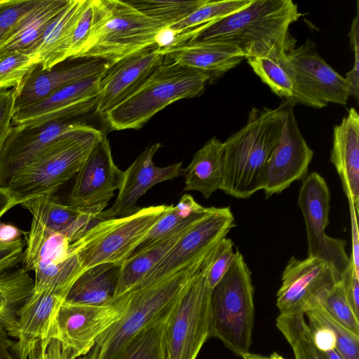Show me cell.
Returning a JSON list of instances; mask_svg holds the SVG:
<instances>
[{"instance_id":"14","label":"cell","mask_w":359,"mask_h":359,"mask_svg":"<svg viewBox=\"0 0 359 359\" xmlns=\"http://www.w3.org/2000/svg\"><path fill=\"white\" fill-rule=\"evenodd\" d=\"M286 59L301 92L318 109L328 103L345 105L349 97L344 77L337 72L317 53L310 40L297 48L291 46Z\"/></svg>"},{"instance_id":"24","label":"cell","mask_w":359,"mask_h":359,"mask_svg":"<svg viewBox=\"0 0 359 359\" xmlns=\"http://www.w3.org/2000/svg\"><path fill=\"white\" fill-rule=\"evenodd\" d=\"M65 299V297L50 291H33L18 313V338L10 347L15 359H28L33 345Z\"/></svg>"},{"instance_id":"13","label":"cell","mask_w":359,"mask_h":359,"mask_svg":"<svg viewBox=\"0 0 359 359\" xmlns=\"http://www.w3.org/2000/svg\"><path fill=\"white\" fill-rule=\"evenodd\" d=\"M285 114L282 135L266 164L262 190L266 198L278 194L307 175L313 150L303 137L292 102L284 100Z\"/></svg>"},{"instance_id":"2","label":"cell","mask_w":359,"mask_h":359,"mask_svg":"<svg viewBox=\"0 0 359 359\" xmlns=\"http://www.w3.org/2000/svg\"><path fill=\"white\" fill-rule=\"evenodd\" d=\"M210 257L206 250L165 278L121 296L124 304L121 318L97 338L89 352L76 359H117L141 330L172 308Z\"/></svg>"},{"instance_id":"47","label":"cell","mask_w":359,"mask_h":359,"mask_svg":"<svg viewBox=\"0 0 359 359\" xmlns=\"http://www.w3.org/2000/svg\"><path fill=\"white\" fill-rule=\"evenodd\" d=\"M348 201L351 225L352 252L350 259L355 271L359 274V236L357 222L358 213L351 200Z\"/></svg>"},{"instance_id":"15","label":"cell","mask_w":359,"mask_h":359,"mask_svg":"<svg viewBox=\"0 0 359 359\" xmlns=\"http://www.w3.org/2000/svg\"><path fill=\"white\" fill-rule=\"evenodd\" d=\"M81 117H63L35 126H13L0 152V187L63 135L87 127Z\"/></svg>"},{"instance_id":"11","label":"cell","mask_w":359,"mask_h":359,"mask_svg":"<svg viewBox=\"0 0 359 359\" xmlns=\"http://www.w3.org/2000/svg\"><path fill=\"white\" fill-rule=\"evenodd\" d=\"M341 278V275L322 259L292 257L283 271L281 286L276 294L280 314H304L320 308Z\"/></svg>"},{"instance_id":"37","label":"cell","mask_w":359,"mask_h":359,"mask_svg":"<svg viewBox=\"0 0 359 359\" xmlns=\"http://www.w3.org/2000/svg\"><path fill=\"white\" fill-rule=\"evenodd\" d=\"M252 0H223L205 1L184 19L168 27L177 36L201 25L231 15L245 6Z\"/></svg>"},{"instance_id":"33","label":"cell","mask_w":359,"mask_h":359,"mask_svg":"<svg viewBox=\"0 0 359 359\" xmlns=\"http://www.w3.org/2000/svg\"><path fill=\"white\" fill-rule=\"evenodd\" d=\"M208 210V208L198 204L192 196L183 195L177 205H172L153 226L131 255L164 238L184 224L201 217Z\"/></svg>"},{"instance_id":"4","label":"cell","mask_w":359,"mask_h":359,"mask_svg":"<svg viewBox=\"0 0 359 359\" xmlns=\"http://www.w3.org/2000/svg\"><path fill=\"white\" fill-rule=\"evenodd\" d=\"M91 25L76 58L100 59L112 65L142 50L157 48L165 28L127 1L91 0Z\"/></svg>"},{"instance_id":"46","label":"cell","mask_w":359,"mask_h":359,"mask_svg":"<svg viewBox=\"0 0 359 359\" xmlns=\"http://www.w3.org/2000/svg\"><path fill=\"white\" fill-rule=\"evenodd\" d=\"M23 246L21 238L13 242H0V273L12 269L21 260Z\"/></svg>"},{"instance_id":"25","label":"cell","mask_w":359,"mask_h":359,"mask_svg":"<svg viewBox=\"0 0 359 359\" xmlns=\"http://www.w3.org/2000/svg\"><path fill=\"white\" fill-rule=\"evenodd\" d=\"M224 172V143L213 137L193 156L189 165L184 168V191H197L208 199L221 189Z\"/></svg>"},{"instance_id":"21","label":"cell","mask_w":359,"mask_h":359,"mask_svg":"<svg viewBox=\"0 0 359 359\" xmlns=\"http://www.w3.org/2000/svg\"><path fill=\"white\" fill-rule=\"evenodd\" d=\"M157 48L166 62L203 72L210 83L245 59L236 46L222 41L189 39Z\"/></svg>"},{"instance_id":"51","label":"cell","mask_w":359,"mask_h":359,"mask_svg":"<svg viewBox=\"0 0 359 359\" xmlns=\"http://www.w3.org/2000/svg\"><path fill=\"white\" fill-rule=\"evenodd\" d=\"M5 330L0 331V359H15L10 347L12 341L8 338Z\"/></svg>"},{"instance_id":"22","label":"cell","mask_w":359,"mask_h":359,"mask_svg":"<svg viewBox=\"0 0 359 359\" xmlns=\"http://www.w3.org/2000/svg\"><path fill=\"white\" fill-rule=\"evenodd\" d=\"M330 161L340 177L348 200L359 213V115L351 108L334 127Z\"/></svg>"},{"instance_id":"5","label":"cell","mask_w":359,"mask_h":359,"mask_svg":"<svg viewBox=\"0 0 359 359\" xmlns=\"http://www.w3.org/2000/svg\"><path fill=\"white\" fill-rule=\"evenodd\" d=\"M210 83V76L203 72L163 62L102 117L113 130L140 129L168 105L201 95Z\"/></svg>"},{"instance_id":"41","label":"cell","mask_w":359,"mask_h":359,"mask_svg":"<svg viewBox=\"0 0 359 359\" xmlns=\"http://www.w3.org/2000/svg\"><path fill=\"white\" fill-rule=\"evenodd\" d=\"M39 0H0V45Z\"/></svg>"},{"instance_id":"54","label":"cell","mask_w":359,"mask_h":359,"mask_svg":"<svg viewBox=\"0 0 359 359\" xmlns=\"http://www.w3.org/2000/svg\"><path fill=\"white\" fill-rule=\"evenodd\" d=\"M4 309H5V302H4V298L2 287H1V280H0V331L5 330L1 323V319L2 315L4 312Z\"/></svg>"},{"instance_id":"18","label":"cell","mask_w":359,"mask_h":359,"mask_svg":"<svg viewBox=\"0 0 359 359\" xmlns=\"http://www.w3.org/2000/svg\"><path fill=\"white\" fill-rule=\"evenodd\" d=\"M100 59L68 58L48 69L36 64L21 82L14 87V114L77 81L93 76L109 67Z\"/></svg>"},{"instance_id":"32","label":"cell","mask_w":359,"mask_h":359,"mask_svg":"<svg viewBox=\"0 0 359 359\" xmlns=\"http://www.w3.org/2000/svg\"><path fill=\"white\" fill-rule=\"evenodd\" d=\"M276 327L292 347L294 359H343L336 350L326 352L316 346L304 313L280 314Z\"/></svg>"},{"instance_id":"8","label":"cell","mask_w":359,"mask_h":359,"mask_svg":"<svg viewBox=\"0 0 359 359\" xmlns=\"http://www.w3.org/2000/svg\"><path fill=\"white\" fill-rule=\"evenodd\" d=\"M210 337L219 339L236 355L249 352L254 325L251 271L238 250L232 264L211 290Z\"/></svg>"},{"instance_id":"40","label":"cell","mask_w":359,"mask_h":359,"mask_svg":"<svg viewBox=\"0 0 359 359\" xmlns=\"http://www.w3.org/2000/svg\"><path fill=\"white\" fill-rule=\"evenodd\" d=\"M304 315L333 329L337 337V349L343 359H359V336L344 327L320 307Z\"/></svg>"},{"instance_id":"20","label":"cell","mask_w":359,"mask_h":359,"mask_svg":"<svg viewBox=\"0 0 359 359\" xmlns=\"http://www.w3.org/2000/svg\"><path fill=\"white\" fill-rule=\"evenodd\" d=\"M164 62L157 48H149L110 65L99 84L95 112L102 116L134 92Z\"/></svg>"},{"instance_id":"50","label":"cell","mask_w":359,"mask_h":359,"mask_svg":"<svg viewBox=\"0 0 359 359\" xmlns=\"http://www.w3.org/2000/svg\"><path fill=\"white\" fill-rule=\"evenodd\" d=\"M359 16H358V1H357V13L353 20L348 36L350 39L351 47L353 51L359 49Z\"/></svg>"},{"instance_id":"55","label":"cell","mask_w":359,"mask_h":359,"mask_svg":"<svg viewBox=\"0 0 359 359\" xmlns=\"http://www.w3.org/2000/svg\"><path fill=\"white\" fill-rule=\"evenodd\" d=\"M241 357H242L243 359H252V358H251V356H250V352H248V353H245V354L243 355Z\"/></svg>"},{"instance_id":"16","label":"cell","mask_w":359,"mask_h":359,"mask_svg":"<svg viewBox=\"0 0 359 359\" xmlns=\"http://www.w3.org/2000/svg\"><path fill=\"white\" fill-rule=\"evenodd\" d=\"M107 69L70 83L17 111L12 119L13 126H35L63 117H81L95 110L99 84Z\"/></svg>"},{"instance_id":"9","label":"cell","mask_w":359,"mask_h":359,"mask_svg":"<svg viewBox=\"0 0 359 359\" xmlns=\"http://www.w3.org/2000/svg\"><path fill=\"white\" fill-rule=\"evenodd\" d=\"M172 204L139 208L130 215L102 220L70 244L84 271L105 263L121 265Z\"/></svg>"},{"instance_id":"49","label":"cell","mask_w":359,"mask_h":359,"mask_svg":"<svg viewBox=\"0 0 359 359\" xmlns=\"http://www.w3.org/2000/svg\"><path fill=\"white\" fill-rule=\"evenodd\" d=\"M25 231L11 224L0 222V242L8 243L20 238Z\"/></svg>"},{"instance_id":"44","label":"cell","mask_w":359,"mask_h":359,"mask_svg":"<svg viewBox=\"0 0 359 359\" xmlns=\"http://www.w3.org/2000/svg\"><path fill=\"white\" fill-rule=\"evenodd\" d=\"M91 17V0H89L74 29L69 58L76 59L83 50L90 34Z\"/></svg>"},{"instance_id":"19","label":"cell","mask_w":359,"mask_h":359,"mask_svg":"<svg viewBox=\"0 0 359 359\" xmlns=\"http://www.w3.org/2000/svg\"><path fill=\"white\" fill-rule=\"evenodd\" d=\"M161 147L158 142L147 147L124 171L116 201L111 208L103 210L106 219L132 214L139 209L136 206L139 198L153 186L184 175L182 162L165 167L155 165L153 157Z\"/></svg>"},{"instance_id":"43","label":"cell","mask_w":359,"mask_h":359,"mask_svg":"<svg viewBox=\"0 0 359 359\" xmlns=\"http://www.w3.org/2000/svg\"><path fill=\"white\" fill-rule=\"evenodd\" d=\"M14 104L13 90H0V152L13 128Z\"/></svg>"},{"instance_id":"17","label":"cell","mask_w":359,"mask_h":359,"mask_svg":"<svg viewBox=\"0 0 359 359\" xmlns=\"http://www.w3.org/2000/svg\"><path fill=\"white\" fill-rule=\"evenodd\" d=\"M123 175L114 161L109 141L104 133L76 174L69 205L87 208L108 203L121 186Z\"/></svg>"},{"instance_id":"23","label":"cell","mask_w":359,"mask_h":359,"mask_svg":"<svg viewBox=\"0 0 359 359\" xmlns=\"http://www.w3.org/2000/svg\"><path fill=\"white\" fill-rule=\"evenodd\" d=\"M88 1L69 0L40 39L27 52L42 69H48L69 58L74 29Z\"/></svg>"},{"instance_id":"30","label":"cell","mask_w":359,"mask_h":359,"mask_svg":"<svg viewBox=\"0 0 359 359\" xmlns=\"http://www.w3.org/2000/svg\"><path fill=\"white\" fill-rule=\"evenodd\" d=\"M121 265L105 263L86 269L69 290L65 301L94 306L114 301Z\"/></svg>"},{"instance_id":"42","label":"cell","mask_w":359,"mask_h":359,"mask_svg":"<svg viewBox=\"0 0 359 359\" xmlns=\"http://www.w3.org/2000/svg\"><path fill=\"white\" fill-rule=\"evenodd\" d=\"M233 247V241L226 237L217 243L211 264L206 273L207 284L211 290L222 278L232 264L235 257Z\"/></svg>"},{"instance_id":"3","label":"cell","mask_w":359,"mask_h":359,"mask_svg":"<svg viewBox=\"0 0 359 359\" xmlns=\"http://www.w3.org/2000/svg\"><path fill=\"white\" fill-rule=\"evenodd\" d=\"M285 114L284 100L275 109L253 107L245 125L223 142L225 194L248 199L263 189L266 164L282 135Z\"/></svg>"},{"instance_id":"10","label":"cell","mask_w":359,"mask_h":359,"mask_svg":"<svg viewBox=\"0 0 359 359\" xmlns=\"http://www.w3.org/2000/svg\"><path fill=\"white\" fill-rule=\"evenodd\" d=\"M212 257L179 297L167 319L165 341L168 359H196L210 337L211 289L206 273Z\"/></svg>"},{"instance_id":"39","label":"cell","mask_w":359,"mask_h":359,"mask_svg":"<svg viewBox=\"0 0 359 359\" xmlns=\"http://www.w3.org/2000/svg\"><path fill=\"white\" fill-rule=\"evenodd\" d=\"M35 65L34 57L25 52L0 55V90L18 86Z\"/></svg>"},{"instance_id":"27","label":"cell","mask_w":359,"mask_h":359,"mask_svg":"<svg viewBox=\"0 0 359 359\" xmlns=\"http://www.w3.org/2000/svg\"><path fill=\"white\" fill-rule=\"evenodd\" d=\"M200 217L184 224L164 238L126 259L121 264L114 300L137 285Z\"/></svg>"},{"instance_id":"34","label":"cell","mask_w":359,"mask_h":359,"mask_svg":"<svg viewBox=\"0 0 359 359\" xmlns=\"http://www.w3.org/2000/svg\"><path fill=\"white\" fill-rule=\"evenodd\" d=\"M172 308L141 330L130 341L117 359H168L165 341V327Z\"/></svg>"},{"instance_id":"36","label":"cell","mask_w":359,"mask_h":359,"mask_svg":"<svg viewBox=\"0 0 359 359\" xmlns=\"http://www.w3.org/2000/svg\"><path fill=\"white\" fill-rule=\"evenodd\" d=\"M127 1L147 17L168 28L189 15L205 0H130Z\"/></svg>"},{"instance_id":"53","label":"cell","mask_w":359,"mask_h":359,"mask_svg":"<svg viewBox=\"0 0 359 359\" xmlns=\"http://www.w3.org/2000/svg\"><path fill=\"white\" fill-rule=\"evenodd\" d=\"M250 356L252 359H285L283 356L280 355L276 352H273L269 356H264V355H262L259 354H255V353H250Z\"/></svg>"},{"instance_id":"1","label":"cell","mask_w":359,"mask_h":359,"mask_svg":"<svg viewBox=\"0 0 359 359\" xmlns=\"http://www.w3.org/2000/svg\"><path fill=\"white\" fill-rule=\"evenodd\" d=\"M302 15L291 0H252L231 15L193 29L189 39L232 43L245 59L280 53L292 46L288 29Z\"/></svg>"},{"instance_id":"6","label":"cell","mask_w":359,"mask_h":359,"mask_svg":"<svg viewBox=\"0 0 359 359\" xmlns=\"http://www.w3.org/2000/svg\"><path fill=\"white\" fill-rule=\"evenodd\" d=\"M103 135L90 125L63 135L16 172L4 189L16 205L37 196H52L77 174Z\"/></svg>"},{"instance_id":"31","label":"cell","mask_w":359,"mask_h":359,"mask_svg":"<svg viewBox=\"0 0 359 359\" xmlns=\"http://www.w3.org/2000/svg\"><path fill=\"white\" fill-rule=\"evenodd\" d=\"M287 51L247 59L255 74L278 96L294 105H318L299 90L286 59Z\"/></svg>"},{"instance_id":"45","label":"cell","mask_w":359,"mask_h":359,"mask_svg":"<svg viewBox=\"0 0 359 359\" xmlns=\"http://www.w3.org/2000/svg\"><path fill=\"white\" fill-rule=\"evenodd\" d=\"M341 281L347 300L355 315L359 318V274L355 271L351 261L342 274Z\"/></svg>"},{"instance_id":"12","label":"cell","mask_w":359,"mask_h":359,"mask_svg":"<svg viewBox=\"0 0 359 359\" xmlns=\"http://www.w3.org/2000/svg\"><path fill=\"white\" fill-rule=\"evenodd\" d=\"M234 226V217L229 207L208 208V211L194 223L156 266L132 290L155 283L179 270L210 246L226 237Z\"/></svg>"},{"instance_id":"35","label":"cell","mask_w":359,"mask_h":359,"mask_svg":"<svg viewBox=\"0 0 359 359\" xmlns=\"http://www.w3.org/2000/svg\"><path fill=\"white\" fill-rule=\"evenodd\" d=\"M32 217L39 220L48 229L62 233L79 215L81 208L64 205L52 196H37L21 203Z\"/></svg>"},{"instance_id":"7","label":"cell","mask_w":359,"mask_h":359,"mask_svg":"<svg viewBox=\"0 0 359 359\" xmlns=\"http://www.w3.org/2000/svg\"><path fill=\"white\" fill-rule=\"evenodd\" d=\"M123 311L121 297L107 306L65 300L33 345L28 359H76L83 356L89 352L97 338L121 318Z\"/></svg>"},{"instance_id":"28","label":"cell","mask_w":359,"mask_h":359,"mask_svg":"<svg viewBox=\"0 0 359 359\" xmlns=\"http://www.w3.org/2000/svg\"><path fill=\"white\" fill-rule=\"evenodd\" d=\"M68 2L69 0H39L0 45V55L11 52L27 53Z\"/></svg>"},{"instance_id":"26","label":"cell","mask_w":359,"mask_h":359,"mask_svg":"<svg viewBox=\"0 0 359 359\" xmlns=\"http://www.w3.org/2000/svg\"><path fill=\"white\" fill-rule=\"evenodd\" d=\"M26 248L22 252V269L34 271L48 264H58L72 253L71 243L63 234L54 231L32 217L29 231H25Z\"/></svg>"},{"instance_id":"29","label":"cell","mask_w":359,"mask_h":359,"mask_svg":"<svg viewBox=\"0 0 359 359\" xmlns=\"http://www.w3.org/2000/svg\"><path fill=\"white\" fill-rule=\"evenodd\" d=\"M297 203L303 215L308 244L323 238L329 224L330 193L325 179L317 172L303 180Z\"/></svg>"},{"instance_id":"48","label":"cell","mask_w":359,"mask_h":359,"mask_svg":"<svg viewBox=\"0 0 359 359\" xmlns=\"http://www.w3.org/2000/svg\"><path fill=\"white\" fill-rule=\"evenodd\" d=\"M354 62L352 69L346 74L345 79L348 88L349 96L356 100L359 95V49L353 51Z\"/></svg>"},{"instance_id":"38","label":"cell","mask_w":359,"mask_h":359,"mask_svg":"<svg viewBox=\"0 0 359 359\" xmlns=\"http://www.w3.org/2000/svg\"><path fill=\"white\" fill-rule=\"evenodd\" d=\"M320 308L344 327L359 336V318L347 300L341 280L324 299Z\"/></svg>"},{"instance_id":"52","label":"cell","mask_w":359,"mask_h":359,"mask_svg":"<svg viewBox=\"0 0 359 359\" xmlns=\"http://www.w3.org/2000/svg\"><path fill=\"white\" fill-rule=\"evenodd\" d=\"M15 205L16 203L13 201L7 190L0 187V218Z\"/></svg>"}]
</instances>
